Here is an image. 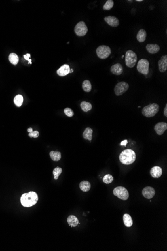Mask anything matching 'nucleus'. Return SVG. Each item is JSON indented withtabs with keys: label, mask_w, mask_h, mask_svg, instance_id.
<instances>
[{
	"label": "nucleus",
	"mask_w": 167,
	"mask_h": 251,
	"mask_svg": "<svg viewBox=\"0 0 167 251\" xmlns=\"http://www.w3.org/2000/svg\"><path fill=\"white\" fill-rule=\"evenodd\" d=\"M38 201V194L34 192L24 194L21 197V204L24 207H31L36 205Z\"/></svg>",
	"instance_id": "f257e3e1"
},
{
	"label": "nucleus",
	"mask_w": 167,
	"mask_h": 251,
	"mask_svg": "<svg viewBox=\"0 0 167 251\" xmlns=\"http://www.w3.org/2000/svg\"><path fill=\"white\" fill-rule=\"evenodd\" d=\"M119 158L122 164L125 165H130L135 162L136 159V154L133 150L126 149L121 153Z\"/></svg>",
	"instance_id": "f03ea898"
},
{
	"label": "nucleus",
	"mask_w": 167,
	"mask_h": 251,
	"mask_svg": "<svg viewBox=\"0 0 167 251\" xmlns=\"http://www.w3.org/2000/svg\"><path fill=\"white\" fill-rule=\"evenodd\" d=\"M159 108V105L157 103H150L143 108L142 113L146 117H152L158 113Z\"/></svg>",
	"instance_id": "7ed1b4c3"
},
{
	"label": "nucleus",
	"mask_w": 167,
	"mask_h": 251,
	"mask_svg": "<svg viewBox=\"0 0 167 251\" xmlns=\"http://www.w3.org/2000/svg\"><path fill=\"white\" fill-rule=\"evenodd\" d=\"M137 54L134 52L129 50L126 52L125 54L126 65L129 68L135 66L137 62Z\"/></svg>",
	"instance_id": "20e7f679"
},
{
	"label": "nucleus",
	"mask_w": 167,
	"mask_h": 251,
	"mask_svg": "<svg viewBox=\"0 0 167 251\" xmlns=\"http://www.w3.org/2000/svg\"><path fill=\"white\" fill-rule=\"evenodd\" d=\"M111 49L109 46L101 45L97 48L96 53L98 57L101 59H107L111 54Z\"/></svg>",
	"instance_id": "39448f33"
},
{
	"label": "nucleus",
	"mask_w": 167,
	"mask_h": 251,
	"mask_svg": "<svg viewBox=\"0 0 167 251\" xmlns=\"http://www.w3.org/2000/svg\"><path fill=\"white\" fill-rule=\"evenodd\" d=\"M113 194L121 200L125 201L128 199L129 194L127 190L123 186H118L114 188Z\"/></svg>",
	"instance_id": "423d86ee"
},
{
	"label": "nucleus",
	"mask_w": 167,
	"mask_h": 251,
	"mask_svg": "<svg viewBox=\"0 0 167 251\" xmlns=\"http://www.w3.org/2000/svg\"><path fill=\"white\" fill-rule=\"evenodd\" d=\"M149 65L150 63L148 60L146 59H140L137 64V70L142 74H148L149 71Z\"/></svg>",
	"instance_id": "0eeeda50"
},
{
	"label": "nucleus",
	"mask_w": 167,
	"mask_h": 251,
	"mask_svg": "<svg viewBox=\"0 0 167 251\" xmlns=\"http://www.w3.org/2000/svg\"><path fill=\"white\" fill-rule=\"evenodd\" d=\"M129 88V85L127 82H120L116 84L114 88L115 93L117 96H121L125 93Z\"/></svg>",
	"instance_id": "6e6552de"
},
{
	"label": "nucleus",
	"mask_w": 167,
	"mask_h": 251,
	"mask_svg": "<svg viewBox=\"0 0 167 251\" xmlns=\"http://www.w3.org/2000/svg\"><path fill=\"white\" fill-rule=\"evenodd\" d=\"M87 27L85 23L83 21H80L76 25L75 27L74 31L76 34L78 36H84L87 33Z\"/></svg>",
	"instance_id": "1a4fd4ad"
},
{
	"label": "nucleus",
	"mask_w": 167,
	"mask_h": 251,
	"mask_svg": "<svg viewBox=\"0 0 167 251\" xmlns=\"http://www.w3.org/2000/svg\"><path fill=\"white\" fill-rule=\"evenodd\" d=\"M156 192L155 189L151 186H147L142 190L143 196L147 199H151L153 198Z\"/></svg>",
	"instance_id": "9d476101"
},
{
	"label": "nucleus",
	"mask_w": 167,
	"mask_h": 251,
	"mask_svg": "<svg viewBox=\"0 0 167 251\" xmlns=\"http://www.w3.org/2000/svg\"><path fill=\"white\" fill-rule=\"evenodd\" d=\"M104 21L111 27H117L120 24L119 19L115 16H109L104 18Z\"/></svg>",
	"instance_id": "9b49d317"
},
{
	"label": "nucleus",
	"mask_w": 167,
	"mask_h": 251,
	"mask_svg": "<svg viewBox=\"0 0 167 251\" xmlns=\"http://www.w3.org/2000/svg\"><path fill=\"white\" fill-rule=\"evenodd\" d=\"M167 123L166 122H161L156 124L155 126V130L157 134L161 135L164 133V132L167 130Z\"/></svg>",
	"instance_id": "f8f14e48"
},
{
	"label": "nucleus",
	"mask_w": 167,
	"mask_h": 251,
	"mask_svg": "<svg viewBox=\"0 0 167 251\" xmlns=\"http://www.w3.org/2000/svg\"><path fill=\"white\" fill-rule=\"evenodd\" d=\"M159 69L161 72H165L167 69V55L162 56L158 62Z\"/></svg>",
	"instance_id": "ddd939ff"
},
{
	"label": "nucleus",
	"mask_w": 167,
	"mask_h": 251,
	"mask_svg": "<svg viewBox=\"0 0 167 251\" xmlns=\"http://www.w3.org/2000/svg\"><path fill=\"white\" fill-rule=\"evenodd\" d=\"M70 66L67 64H64L63 66H62L57 71V74L61 77H64L66 76L69 73H70Z\"/></svg>",
	"instance_id": "4468645a"
},
{
	"label": "nucleus",
	"mask_w": 167,
	"mask_h": 251,
	"mask_svg": "<svg viewBox=\"0 0 167 251\" xmlns=\"http://www.w3.org/2000/svg\"><path fill=\"white\" fill-rule=\"evenodd\" d=\"M111 71L114 74L120 75L123 72V66L120 63L116 64L111 67Z\"/></svg>",
	"instance_id": "2eb2a0df"
},
{
	"label": "nucleus",
	"mask_w": 167,
	"mask_h": 251,
	"mask_svg": "<svg viewBox=\"0 0 167 251\" xmlns=\"http://www.w3.org/2000/svg\"><path fill=\"white\" fill-rule=\"evenodd\" d=\"M150 174L154 178H159L162 175V169L160 166H155L151 169Z\"/></svg>",
	"instance_id": "dca6fc26"
},
{
	"label": "nucleus",
	"mask_w": 167,
	"mask_h": 251,
	"mask_svg": "<svg viewBox=\"0 0 167 251\" xmlns=\"http://www.w3.org/2000/svg\"><path fill=\"white\" fill-rule=\"evenodd\" d=\"M146 49L150 53L156 54L159 52L160 47L157 44H149L146 45Z\"/></svg>",
	"instance_id": "f3484780"
},
{
	"label": "nucleus",
	"mask_w": 167,
	"mask_h": 251,
	"mask_svg": "<svg viewBox=\"0 0 167 251\" xmlns=\"http://www.w3.org/2000/svg\"><path fill=\"white\" fill-rule=\"evenodd\" d=\"M67 222L72 227H76L78 226L79 221L78 218L74 215H70L67 219Z\"/></svg>",
	"instance_id": "a211bd4d"
},
{
	"label": "nucleus",
	"mask_w": 167,
	"mask_h": 251,
	"mask_svg": "<svg viewBox=\"0 0 167 251\" xmlns=\"http://www.w3.org/2000/svg\"><path fill=\"white\" fill-rule=\"evenodd\" d=\"M147 33L144 29H142L139 30L137 35V39L139 42H144L146 40Z\"/></svg>",
	"instance_id": "6ab92c4d"
},
{
	"label": "nucleus",
	"mask_w": 167,
	"mask_h": 251,
	"mask_svg": "<svg viewBox=\"0 0 167 251\" xmlns=\"http://www.w3.org/2000/svg\"><path fill=\"white\" fill-rule=\"evenodd\" d=\"M123 222L124 224L127 227H131L133 225V220L130 215L127 213L124 214L123 216Z\"/></svg>",
	"instance_id": "aec40b11"
},
{
	"label": "nucleus",
	"mask_w": 167,
	"mask_h": 251,
	"mask_svg": "<svg viewBox=\"0 0 167 251\" xmlns=\"http://www.w3.org/2000/svg\"><path fill=\"white\" fill-rule=\"evenodd\" d=\"M93 130L92 128H86L85 131H84L83 132V137L84 139L89 140L91 141L92 140L93 138Z\"/></svg>",
	"instance_id": "412c9836"
},
{
	"label": "nucleus",
	"mask_w": 167,
	"mask_h": 251,
	"mask_svg": "<svg viewBox=\"0 0 167 251\" xmlns=\"http://www.w3.org/2000/svg\"><path fill=\"white\" fill-rule=\"evenodd\" d=\"M80 189L84 192H87L91 188V184L88 181H83L80 183Z\"/></svg>",
	"instance_id": "4be33fe9"
},
{
	"label": "nucleus",
	"mask_w": 167,
	"mask_h": 251,
	"mask_svg": "<svg viewBox=\"0 0 167 251\" xmlns=\"http://www.w3.org/2000/svg\"><path fill=\"white\" fill-rule=\"evenodd\" d=\"M50 156L52 160L55 162H58L61 158V153L59 151H51L50 152Z\"/></svg>",
	"instance_id": "5701e85b"
},
{
	"label": "nucleus",
	"mask_w": 167,
	"mask_h": 251,
	"mask_svg": "<svg viewBox=\"0 0 167 251\" xmlns=\"http://www.w3.org/2000/svg\"><path fill=\"white\" fill-rule=\"evenodd\" d=\"M10 62L14 65H16L19 62V57L17 55L14 53H11L9 56Z\"/></svg>",
	"instance_id": "b1692460"
},
{
	"label": "nucleus",
	"mask_w": 167,
	"mask_h": 251,
	"mask_svg": "<svg viewBox=\"0 0 167 251\" xmlns=\"http://www.w3.org/2000/svg\"><path fill=\"white\" fill-rule=\"evenodd\" d=\"M81 107L82 109L84 112H88L89 111L91 110L92 108V105L91 103L88 102L86 101H83L81 103Z\"/></svg>",
	"instance_id": "393cba45"
},
{
	"label": "nucleus",
	"mask_w": 167,
	"mask_h": 251,
	"mask_svg": "<svg viewBox=\"0 0 167 251\" xmlns=\"http://www.w3.org/2000/svg\"><path fill=\"white\" fill-rule=\"evenodd\" d=\"M82 87L84 91L89 92L92 90V85L91 82L89 80H85L83 82Z\"/></svg>",
	"instance_id": "a878e982"
},
{
	"label": "nucleus",
	"mask_w": 167,
	"mask_h": 251,
	"mask_svg": "<svg viewBox=\"0 0 167 251\" xmlns=\"http://www.w3.org/2000/svg\"><path fill=\"white\" fill-rule=\"evenodd\" d=\"M15 104L17 107H20L23 104V97L21 95H18L15 97L14 99Z\"/></svg>",
	"instance_id": "bb28decb"
},
{
	"label": "nucleus",
	"mask_w": 167,
	"mask_h": 251,
	"mask_svg": "<svg viewBox=\"0 0 167 251\" xmlns=\"http://www.w3.org/2000/svg\"><path fill=\"white\" fill-rule=\"evenodd\" d=\"M62 171H63L62 168L61 167H59V166L56 167L54 169L53 173L54 176V179L55 180H57L58 179L59 176L62 173Z\"/></svg>",
	"instance_id": "cd10ccee"
},
{
	"label": "nucleus",
	"mask_w": 167,
	"mask_h": 251,
	"mask_svg": "<svg viewBox=\"0 0 167 251\" xmlns=\"http://www.w3.org/2000/svg\"><path fill=\"white\" fill-rule=\"evenodd\" d=\"M114 2L113 0H108L103 6V9L105 10H110L114 6Z\"/></svg>",
	"instance_id": "c85d7f7f"
},
{
	"label": "nucleus",
	"mask_w": 167,
	"mask_h": 251,
	"mask_svg": "<svg viewBox=\"0 0 167 251\" xmlns=\"http://www.w3.org/2000/svg\"><path fill=\"white\" fill-rule=\"evenodd\" d=\"M113 181H114V177L110 174H107L106 175H105L103 179V182L106 184L111 183L113 182Z\"/></svg>",
	"instance_id": "c756f323"
},
{
	"label": "nucleus",
	"mask_w": 167,
	"mask_h": 251,
	"mask_svg": "<svg viewBox=\"0 0 167 251\" xmlns=\"http://www.w3.org/2000/svg\"><path fill=\"white\" fill-rule=\"evenodd\" d=\"M64 112H65V114L67 116H68L69 117H71L74 115V112L73 111V110H72L70 108H68V107L64 109Z\"/></svg>",
	"instance_id": "7c9ffc66"
},
{
	"label": "nucleus",
	"mask_w": 167,
	"mask_h": 251,
	"mask_svg": "<svg viewBox=\"0 0 167 251\" xmlns=\"http://www.w3.org/2000/svg\"><path fill=\"white\" fill-rule=\"evenodd\" d=\"M39 132L37 131V130L32 131V132H29V136L31 137V138L33 137V138H36L39 137Z\"/></svg>",
	"instance_id": "2f4dec72"
},
{
	"label": "nucleus",
	"mask_w": 167,
	"mask_h": 251,
	"mask_svg": "<svg viewBox=\"0 0 167 251\" xmlns=\"http://www.w3.org/2000/svg\"><path fill=\"white\" fill-rule=\"evenodd\" d=\"M24 58H25L26 60L29 61V63H30V64H32V62H31V61H32V60L31 59H30L29 58H30V54H27V55H24Z\"/></svg>",
	"instance_id": "473e14b6"
},
{
	"label": "nucleus",
	"mask_w": 167,
	"mask_h": 251,
	"mask_svg": "<svg viewBox=\"0 0 167 251\" xmlns=\"http://www.w3.org/2000/svg\"><path fill=\"white\" fill-rule=\"evenodd\" d=\"M127 143V140H124V141H122L121 143V145H123V146H126Z\"/></svg>",
	"instance_id": "72a5a7b5"
},
{
	"label": "nucleus",
	"mask_w": 167,
	"mask_h": 251,
	"mask_svg": "<svg viewBox=\"0 0 167 251\" xmlns=\"http://www.w3.org/2000/svg\"><path fill=\"white\" fill-rule=\"evenodd\" d=\"M164 115L166 116V117H167V104L166 105L165 107V108H164Z\"/></svg>",
	"instance_id": "f704fd0d"
},
{
	"label": "nucleus",
	"mask_w": 167,
	"mask_h": 251,
	"mask_svg": "<svg viewBox=\"0 0 167 251\" xmlns=\"http://www.w3.org/2000/svg\"><path fill=\"white\" fill-rule=\"evenodd\" d=\"M27 131H28V132H32V131H33L32 128H29L27 130Z\"/></svg>",
	"instance_id": "c9c22d12"
},
{
	"label": "nucleus",
	"mask_w": 167,
	"mask_h": 251,
	"mask_svg": "<svg viewBox=\"0 0 167 251\" xmlns=\"http://www.w3.org/2000/svg\"><path fill=\"white\" fill-rule=\"evenodd\" d=\"M73 71H74V70H73V69H70V73L73 72Z\"/></svg>",
	"instance_id": "e433bc0d"
},
{
	"label": "nucleus",
	"mask_w": 167,
	"mask_h": 251,
	"mask_svg": "<svg viewBox=\"0 0 167 251\" xmlns=\"http://www.w3.org/2000/svg\"><path fill=\"white\" fill-rule=\"evenodd\" d=\"M136 1L138 2H143V0H136Z\"/></svg>",
	"instance_id": "4c0bfd02"
},
{
	"label": "nucleus",
	"mask_w": 167,
	"mask_h": 251,
	"mask_svg": "<svg viewBox=\"0 0 167 251\" xmlns=\"http://www.w3.org/2000/svg\"><path fill=\"white\" fill-rule=\"evenodd\" d=\"M124 55L122 56V58H123Z\"/></svg>",
	"instance_id": "58836bf2"
}]
</instances>
